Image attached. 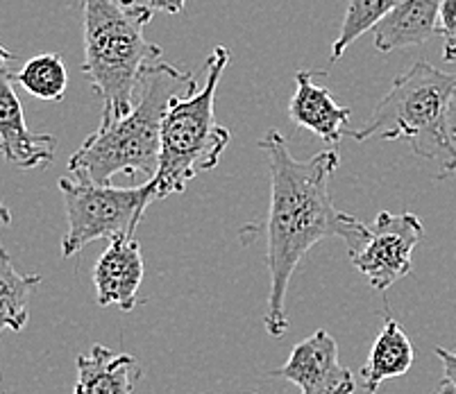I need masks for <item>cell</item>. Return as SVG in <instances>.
<instances>
[{"mask_svg":"<svg viewBox=\"0 0 456 394\" xmlns=\"http://www.w3.org/2000/svg\"><path fill=\"white\" fill-rule=\"evenodd\" d=\"M259 148L266 155L271 175V205L264 227L271 293L264 325L268 335L281 338L289 331L286 293L300 261L314 245L334 236L347 245L352 254L366 243L370 227L334 206L330 180L341 164L336 148L300 161L277 130H268Z\"/></svg>","mask_w":456,"mask_h":394,"instance_id":"obj_1","label":"cell"},{"mask_svg":"<svg viewBox=\"0 0 456 394\" xmlns=\"http://www.w3.org/2000/svg\"><path fill=\"white\" fill-rule=\"evenodd\" d=\"M198 91L196 77L166 61H152L141 73L136 98L126 116L101 118V125L69 159L70 173H86L94 181L136 173L157 175L161 120L175 98Z\"/></svg>","mask_w":456,"mask_h":394,"instance_id":"obj_2","label":"cell"},{"mask_svg":"<svg viewBox=\"0 0 456 394\" xmlns=\"http://www.w3.org/2000/svg\"><path fill=\"white\" fill-rule=\"evenodd\" d=\"M456 76L418 60L393 80L362 130H347L354 141H406L413 155L436 161L438 177L456 173V127L450 123Z\"/></svg>","mask_w":456,"mask_h":394,"instance_id":"obj_3","label":"cell"},{"mask_svg":"<svg viewBox=\"0 0 456 394\" xmlns=\"http://www.w3.org/2000/svg\"><path fill=\"white\" fill-rule=\"evenodd\" d=\"M85 10V73L102 101V116H126L136 98L141 73L161 57L143 30L155 12L121 0H82Z\"/></svg>","mask_w":456,"mask_h":394,"instance_id":"obj_4","label":"cell"},{"mask_svg":"<svg viewBox=\"0 0 456 394\" xmlns=\"http://www.w3.org/2000/svg\"><path fill=\"white\" fill-rule=\"evenodd\" d=\"M230 64V51L216 45L205 64V86L175 98L161 120L155 200L182 193L193 177L214 170L230 143V130L216 120V89Z\"/></svg>","mask_w":456,"mask_h":394,"instance_id":"obj_5","label":"cell"},{"mask_svg":"<svg viewBox=\"0 0 456 394\" xmlns=\"http://www.w3.org/2000/svg\"><path fill=\"white\" fill-rule=\"evenodd\" d=\"M60 190L69 218V231L61 238V254L66 259L98 238L134 236L148 205L155 200L152 180L134 189H118L94 181L86 173L61 177Z\"/></svg>","mask_w":456,"mask_h":394,"instance_id":"obj_6","label":"cell"},{"mask_svg":"<svg viewBox=\"0 0 456 394\" xmlns=\"http://www.w3.org/2000/svg\"><path fill=\"white\" fill-rule=\"evenodd\" d=\"M425 236L416 213H377L366 243L350 259L375 290L384 293L411 275V256Z\"/></svg>","mask_w":456,"mask_h":394,"instance_id":"obj_7","label":"cell"},{"mask_svg":"<svg viewBox=\"0 0 456 394\" xmlns=\"http://www.w3.org/2000/svg\"><path fill=\"white\" fill-rule=\"evenodd\" d=\"M12 61H16L14 52L0 45V152L7 164L23 170L48 165L55 159L57 139L28 130L23 105L14 89L16 73Z\"/></svg>","mask_w":456,"mask_h":394,"instance_id":"obj_8","label":"cell"},{"mask_svg":"<svg viewBox=\"0 0 456 394\" xmlns=\"http://www.w3.org/2000/svg\"><path fill=\"white\" fill-rule=\"evenodd\" d=\"M271 376L297 385L300 394H354L356 390L352 369L341 365L338 344L325 329L297 342L289 360Z\"/></svg>","mask_w":456,"mask_h":394,"instance_id":"obj_9","label":"cell"},{"mask_svg":"<svg viewBox=\"0 0 456 394\" xmlns=\"http://www.w3.org/2000/svg\"><path fill=\"white\" fill-rule=\"evenodd\" d=\"M143 281V256L136 236H116L94 265L95 302L101 306H118L130 313L139 306V288Z\"/></svg>","mask_w":456,"mask_h":394,"instance_id":"obj_10","label":"cell"},{"mask_svg":"<svg viewBox=\"0 0 456 394\" xmlns=\"http://www.w3.org/2000/svg\"><path fill=\"white\" fill-rule=\"evenodd\" d=\"M316 76L314 70L296 73V93L289 105V118L293 125L314 132L336 148L343 134H347L352 111L338 105L331 91L318 84Z\"/></svg>","mask_w":456,"mask_h":394,"instance_id":"obj_11","label":"cell"},{"mask_svg":"<svg viewBox=\"0 0 456 394\" xmlns=\"http://www.w3.org/2000/svg\"><path fill=\"white\" fill-rule=\"evenodd\" d=\"M443 0H402L400 5L375 26V48L393 52L411 48L438 35V14Z\"/></svg>","mask_w":456,"mask_h":394,"instance_id":"obj_12","label":"cell"},{"mask_svg":"<svg viewBox=\"0 0 456 394\" xmlns=\"http://www.w3.org/2000/svg\"><path fill=\"white\" fill-rule=\"evenodd\" d=\"M77 383L73 394H134L141 379L139 363L132 354L114 351L105 344H95L91 354H80Z\"/></svg>","mask_w":456,"mask_h":394,"instance_id":"obj_13","label":"cell"},{"mask_svg":"<svg viewBox=\"0 0 456 394\" xmlns=\"http://www.w3.org/2000/svg\"><path fill=\"white\" fill-rule=\"evenodd\" d=\"M413 365V344L397 319L387 318L372 342L370 356L362 367V381L368 394H377L379 385L388 379L404 376Z\"/></svg>","mask_w":456,"mask_h":394,"instance_id":"obj_14","label":"cell"},{"mask_svg":"<svg viewBox=\"0 0 456 394\" xmlns=\"http://www.w3.org/2000/svg\"><path fill=\"white\" fill-rule=\"evenodd\" d=\"M41 284L39 275H19L0 243V334L23 331L30 318V297Z\"/></svg>","mask_w":456,"mask_h":394,"instance_id":"obj_15","label":"cell"},{"mask_svg":"<svg viewBox=\"0 0 456 394\" xmlns=\"http://www.w3.org/2000/svg\"><path fill=\"white\" fill-rule=\"evenodd\" d=\"M16 82L30 95L39 101L57 102L64 101L66 86H69V73L61 55L57 52H44L23 64L16 73Z\"/></svg>","mask_w":456,"mask_h":394,"instance_id":"obj_16","label":"cell"},{"mask_svg":"<svg viewBox=\"0 0 456 394\" xmlns=\"http://www.w3.org/2000/svg\"><path fill=\"white\" fill-rule=\"evenodd\" d=\"M402 0H350L346 19L341 23V32L331 44V64L341 60L343 52L366 32L375 30V26L387 14H391Z\"/></svg>","mask_w":456,"mask_h":394,"instance_id":"obj_17","label":"cell"},{"mask_svg":"<svg viewBox=\"0 0 456 394\" xmlns=\"http://www.w3.org/2000/svg\"><path fill=\"white\" fill-rule=\"evenodd\" d=\"M438 35L445 41H456V0H443L438 14Z\"/></svg>","mask_w":456,"mask_h":394,"instance_id":"obj_18","label":"cell"},{"mask_svg":"<svg viewBox=\"0 0 456 394\" xmlns=\"http://www.w3.org/2000/svg\"><path fill=\"white\" fill-rule=\"evenodd\" d=\"M436 356L441 358L443 363V369H445V383H450L452 388H454V394H456V354L454 351H447L443 350V347H436Z\"/></svg>","mask_w":456,"mask_h":394,"instance_id":"obj_19","label":"cell"},{"mask_svg":"<svg viewBox=\"0 0 456 394\" xmlns=\"http://www.w3.org/2000/svg\"><path fill=\"white\" fill-rule=\"evenodd\" d=\"M184 5L186 0H148V7L152 12H164V14H180Z\"/></svg>","mask_w":456,"mask_h":394,"instance_id":"obj_20","label":"cell"},{"mask_svg":"<svg viewBox=\"0 0 456 394\" xmlns=\"http://www.w3.org/2000/svg\"><path fill=\"white\" fill-rule=\"evenodd\" d=\"M443 60L456 61V41H445V48H443Z\"/></svg>","mask_w":456,"mask_h":394,"instance_id":"obj_21","label":"cell"},{"mask_svg":"<svg viewBox=\"0 0 456 394\" xmlns=\"http://www.w3.org/2000/svg\"><path fill=\"white\" fill-rule=\"evenodd\" d=\"M7 225H12V213L5 206V202L0 200V227H7Z\"/></svg>","mask_w":456,"mask_h":394,"instance_id":"obj_22","label":"cell"},{"mask_svg":"<svg viewBox=\"0 0 456 394\" xmlns=\"http://www.w3.org/2000/svg\"><path fill=\"white\" fill-rule=\"evenodd\" d=\"M434 394H454V388H452L450 383H445V381H441V388H438Z\"/></svg>","mask_w":456,"mask_h":394,"instance_id":"obj_23","label":"cell"},{"mask_svg":"<svg viewBox=\"0 0 456 394\" xmlns=\"http://www.w3.org/2000/svg\"><path fill=\"white\" fill-rule=\"evenodd\" d=\"M121 3H126V5H132V3H134V0H121Z\"/></svg>","mask_w":456,"mask_h":394,"instance_id":"obj_24","label":"cell"},{"mask_svg":"<svg viewBox=\"0 0 456 394\" xmlns=\"http://www.w3.org/2000/svg\"><path fill=\"white\" fill-rule=\"evenodd\" d=\"M252 394H259V392H252Z\"/></svg>","mask_w":456,"mask_h":394,"instance_id":"obj_25","label":"cell"}]
</instances>
